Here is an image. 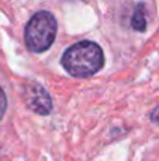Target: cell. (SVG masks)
<instances>
[{"instance_id":"6","label":"cell","mask_w":159,"mask_h":161,"mask_svg":"<svg viewBox=\"0 0 159 161\" xmlns=\"http://www.w3.org/2000/svg\"><path fill=\"white\" fill-rule=\"evenodd\" d=\"M151 120L154 123H156V125H159V106L156 109H154V112L151 113Z\"/></svg>"},{"instance_id":"5","label":"cell","mask_w":159,"mask_h":161,"mask_svg":"<svg viewBox=\"0 0 159 161\" xmlns=\"http://www.w3.org/2000/svg\"><path fill=\"white\" fill-rule=\"evenodd\" d=\"M6 108H7V99H6V93H4V91L0 88V120H2L3 114H4Z\"/></svg>"},{"instance_id":"2","label":"cell","mask_w":159,"mask_h":161,"mask_svg":"<svg viewBox=\"0 0 159 161\" xmlns=\"http://www.w3.org/2000/svg\"><path fill=\"white\" fill-rule=\"evenodd\" d=\"M58 24L49 11H38L31 17L25 27V45L33 53H44L52 45Z\"/></svg>"},{"instance_id":"3","label":"cell","mask_w":159,"mask_h":161,"mask_svg":"<svg viewBox=\"0 0 159 161\" xmlns=\"http://www.w3.org/2000/svg\"><path fill=\"white\" fill-rule=\"evenodd\" d=\"M25 102L33 112L47 116L52 110V100L48 92L38 83H30L25 89Z\"/></svg>"},{"instance_id":"4","label":"cell","mask_w":159,"mask_h":161,"mask_svg":"<svg viewBox=\"0 0 159 161\" xmlns=\"http://www.w3.org/2000/svg\"><path fill=\"white\" fill-rule=\"evenodd\" d=\"M131 24L134 27V30L137 31H144L146 28V19H145V7L144 4H140L135 8V13L132 16Z\"/></svg>"},{"instance_id":"1","label":"cell","mask_w":159,"mask_h":161,"mask_svg":"<svg viewBox=\"0 0 159 161\" xmlns=\"http://www.w3.org/2000/svg\"><path fill=\"white\" fill-rule=\"evenodd\" d=\"M104 55L96 42L80 41L65 51L62 57L64 68L76 78H86L95 75L103 68Z\"/></svg>"}]
</instances>
